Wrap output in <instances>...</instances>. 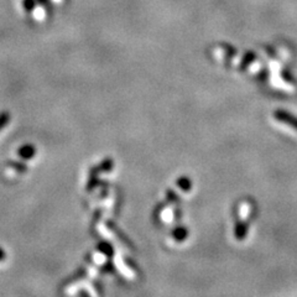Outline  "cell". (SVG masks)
Segmentation results:
<instances>
[{
	"label": "cell",
	"mask_w": 297,
	"mask_h": 297,
	"mask_svg": "<svg viewBox=\"0 0 297 297\" xmlns=\"http://www.w3.org/2000/svg\"><path fill=\"white\" fill-rule=\"evenodd\" d=\"M19 154H20V156L24 157V159H29V157H31L32 155H34V148H31V146H25V148H22L20 151H19Z\"/></svg>",
	"instance_id": "cell-1"
},
{
	"label": "cell",
	"mask_w": 297,
	"mask_h": 297,
	"mask_svg": "<svg viewBox=\"0 0 297 297\" xmlns=\"http://www.w3.org/2000/svg\"><path fill=\"white\" fill-rule=\"evenodd\" d=\"M8 123H9V114L8 113H1V114H0V130L3 129Z\"/></svg>",
	"instance_id": "cell-2"
},
{
	"label": "cell",
	"mask_w": 297,
	"mask_h": 297,
	"mask_svg": "<svg viewBox=\"0 0 297 297\" xmlns=\"http://www.w3.org/2000/svg\"><path fill=\"white\" fill-rule=\"evenodd\" d=\"M24 8L27 13L34 10L35 8V0H24Z\"/></svg>",
	"instance_id": "cell-3"
},
{
	"label": "cell",
	"mask_w": 297,
	"mask_h": 297,
	"mask_svg": "<svg viewBox=\"0 0 297 297\" xmlns=\"http://www.w3.org/2000/svg\"><path fill=\"white\" fill-rule=\"evenodd\" d=\"M39 3H41L42 5H48V4H50V1H48V0H39Z\"/></svg>",
	"instance_id": "cell-4"
},
{
	"label": "cell",
	"mask_w": 297,
	"mask_h": 297,
	"mask_svg": "<svg viewBox=\"0 0 297 297\" xmlns=\"http://www.w3.org/2000/svg\"><path fill=\"white\" fill-rule=\"evenodd\" d=\"M1 256H3V252L0 250V259H1Z\"/></svg>",
	"instance_id": "cell-5"
}]
</instances>
